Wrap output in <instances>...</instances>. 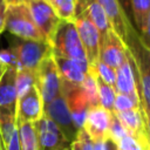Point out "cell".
I'll list each match as a JSON object with an SVG mask.
<instances>
[{
	"instance_id": "20",
	"label": "cell",
	"mask_w": 150,
	"mask_h": 150,
	"mask_svg": "<svg viewBox=\"0 0 150 150\" xmlns=\"http://www.w3.org/2000/svg\"><path fill=\"white\" fill-rule=\"evenodd\" d=\"M90 71L93 73L95 80H96V84H97V91H98V102L102 108H104L105 110L112 112L114 110V101H115V96H116V91L115 88L107 84L105 82H103L96 74L95 71L89 67Z\"/></svg>"
},
{
	"instance_id": "26",
	"label": "cell",
	"mask_w": 150,
	"mask_h": 150,
	"mask_svg": "<svg viewBox=\"0 0 150 150\" xmlns=\"http://www.w3.org/2000/svg\"><path fill=\"white\" fill-rule=\"evenodd\" d=\"M90 68L95 71V74H96L103 82H105L107 84H109V86H111V87L115 86V81H116V70H115V69H112L111 67H109V66H107L105 63L101 62L100 60H98L94 66H91Z\"/></svg>"
},
{
	"instance_id": "45",
	"label": "cell",
	"mask_w": 150,
	"mask_h": 150,
	"mask_svg": "<svg viewBox=\"0 0 150 150\" xmlns=\"http://www.w3.org/2000/svg\"><path fill=\"white\" fill-rule=\"evenodd\" d=\"M66 150H67V149H66Z\"/></svg>"
},
{
	"instance_id": "38",
	"label": "cell",
	"mask_w": 150,
	"mask_h": 150,
	"mask_svg": "<svg viewBox=\"0 0 150 150\" xmlns=\"http://www.w3.org/2000/svg\"><path fill=\"white\" fill-rule=\"evenodd\" d=\"M69 148H70V150H81V146H80V144H79V142L76 139L70 143V146Z\"/></svg>"
},
{
	"instance_id": "21",
	"label": "cell",
	"mask_w": 150,
	"mask_h": 150,
	"mask_svg": "<svg viewBox=\"0 0 150 150\" xmlns=\"http://www.w3.org/2000/svg\"><path fill=\"white\" fill-rule=\"evenodd\" d=\"M131 12L138 34L144 29L148 14L150 12V0H131Z\"/></svg>"
},
{
	"instance_id": "43",
	"label": "cell",
	"mask_w": 150,
	"mask_h": 150,
	"mask_svg": "<svg viewBox=\"0 0 150 150\" xmlns=\"http://www.w3.org/2000/svg\"><path fill=\"white\" fill-rule=\"evenodd\" d=\"M45 1H47V2H49V1H50V0H45Z\"/></svg>"
},
{
	"instance_id": "15",
	"label": "cell",
	"mask_w": 150,
	"mask_h": 150,
	"mask_svg": "<svg viewBox=\"0 0 150 150\" xmlns=\"http://www.w3.org/2000/svg\"><path fill=\"white\" fill-rule=\"evenodd\" d=\"M83 1H94L98 4L104 11L108 21L110 23L111 29L117 34V36L125 43L128 39V32L131 27H134L128 19L125 18L123 11L121 9L118 2L116 0H83Z\"/></svg>"
},
{
	"instance_id": "14",
	"label": "cell",
	"mask_w": 150,
	"mask_h": 150,
	"mask_svg": "<svg viewBox=\"0 0 150 150\" xmlns=\"http://www.w3.org/2000/svg\"><path fill=\"white\" fill-rule=\"evenodd\" d=\"M43 116V102L39 90L34 86L23 96L18 98L16 103V122L35 123Z\"/></svg>"
},
{
	"instance_id": "8",
	"label": "cell",
	"mask_w": 150,
	"mask_h": 150,
	"mask_svg": "<svg viewBox=\"0 0 150 150\" xmlns=\"http://www.w3.org/2000/svg\"><path fill=\"white\" fill-rule=\"evenodd\" d=\"M39 150H66L70 146V143L66 139L59 127L43 114V116L34 123Z\"/></svg>"
},
{
	"instance_id": "23",
	"label": "cell",
	"mask_w": 150,
	"mask_h": 150,
	"mask_svg": "<svg viewBox=\"0 0 150 150\" xmlns=\"http://www.w3.org/2000/svg\"><path fill=\"white\" fill-rule=\"evenodd\" d=\"M81 88L86 95V98L88 101V104L90 108H95L100 105L98 102V91H97V84H96V80L93 75V73L90 71V69H88V73L84 76L83 82L81 83Z\"/></svg>"
},
{
	"instance_id": "42",
	"label": "cell",
	"mask_w": 150,
	"mask_h": 150,
	"mask_svg": "<svg viewBox=\"0 0 150 150\" xmlns=\"http://www.w3.org/2000/svg\"><path fill=\"white\" fill-rule=\"evenodd\" d=\"M0 150H5L4 146H2V144H1V139H0Z\"/></svg>"
},
{
	"instance_id": "9",
	"label": "cell",
	"mask_w": 150,
	"mask_h": 150,
	"mask_svg": "<svg viewBox=\"0 0 150 150\" xmlns=\"http://www.w3.org/2000/svg\"><path fill=\"white\" fill-rule=\"evenodd\" d=\"M43 114L48 116L59 127V129L62 131L63 136L69 143L75 141L79 130L74 125V122L71 120L70 112L68 110L67 103L62 94L56 98H54L48 104L43 105Z\"/></svg>"
},
{
	"instance_id": "29",
	"label": "cell",
	"mask_w": 150,
	"mask_h": 150,
	"mask_svg": "<svg viewBox=\"0 0 150 150\" xmlns=\"http://www.w3.org/2000/svg\"><path fill=\"white\" fill-rule=\"evenodd\" d=\"M115 144L117 150H143V145L145 143H142L138 138L128 134Z\"/></svg>"
},
{
	"instance_id": "17",
	"label": "cell",
	"mask_w": 150,
	"mask_h": 150,
	"mask_svg": "<svg viewBox=\"0 0 150 150\" xmlns=\"http://www.w3.org/2000/svg\"><path fill=\"white\" fill-rule=\"evenodd\" d=\"M118 121L122 123L124 129L136 138H138L142 143H146L145 134H144V117H143V109L134 108L122 112H114Z\"/></svg>"
},
{
	"instance_id": "40",
	"label": "cell",
	"mask_w": 150,
	"mask_h": 150,
	"mask_svg": "<svg viewBox=\"0 0 150 150\" xmlns=\"http://www.w3.org/2000/svg\"><path fill=\"white\" fill-rule=\"evenodd\" d=\"M0 8H2V9H5V8H6V4H5V1H4V0H0Z\"/></svg>"
},
{
	"instance_id": "5",
	"label": "cell",
	"mask_w": 150,
	"mask_h": 150,
	"mask_svg": "<svg viewBox=\"0 0 150 150\" xmlns=\"http://www.w3.org/2000/svg\"><path fill=\"white\" fill-rule=\"evenodd\" d=\"M35 87L40 93L43 105L61 95V77L53 54L42 60L35 70Z\"/></svg>"
},
{
	"instance_id": "33",
	"label": "cell",
	"mask_w": 150,
	"mask_h": 150,
	"mask_svg": "<svg viewBox=\"0 0 150 150\" xmlns=\"http://www.w3.org/2000/svg\"><path fill=\"white\" fill-rule=\"evenodd\" d=\"M5 150H21L20 146V141H19V134H18V129L14 131V134L12 135L8 144L4 148Z\"/></svg>"
},
{
	"instance_id": "4",
	"label": "cell",
	"mask_w": 150,
	"mask_h": 150,
	"mask_svg": "<svg viewBox=\"0 0 150 150\" xmlns=\"http://www.w3.org/2000/svg\"><path fill=\"white\" fill-rule=\"evenodd\" d=\"M9 47L16 54L20 69H27L32 71L36 70L43 59L52 55V47L47 41L23 40L14 38L11 41Z\"/></svg>"
},
{
	"instance_id": "24",
	"label": "cell",
	"mask_w": 150,
	"mask_h": 150,
	"mask_svg": "<svg viewBox=\"0 0 150 150\" xmlns=\"http://www.w3.org/2000/svg\"><path fill=\"white\" fill-rule=\"evenodd\" d=\"M15 86H16V93L19 98L35 86V71L27 70V69L16 70Z\"/></svg>"
},
{
	"instance_id": "31",
	"label": "cell",
	"mask_w": 150,
	"mask_h": 150,
	"mask_svg": "<svg viewBox=\"0 0 150 150\" xmlns=\"http://www.w3.org/2000/svg\"><path fill=\"white\" fill-rule=\"evenodd\" d=\"M139 40H141V42L144 45V47H146V48L150 50V12H149V14H148L144 29L139 33Z\"/></svg>"
},
{
	"instance_id": "27",
	"label": "cell",
	"mask_w": 150,
	"mask_h": 150,
	"mask_svg": "<svg viewBox=\"0 0 150 150\" xmlns=\"http://www.w3.org/2000/svg\"><path fill=\"white\" fill-rule=\"evenodd\" d=\"M139 107H141V103L138 101L134 100L130 96L116 93L112 112H122V111H127V110H130L134 108H139Z\"/></svg>"
},
{
	"instance_id": "1",
	"label": "cell",
	"mask_w": 150,
	"mask_h": 150,
	"mask_svg": "<svg viewBox=\"0 0 150 150\" xmlns=\"http://www.w3.org/2000/svg\"><path fill=\"white\" fill-rule=\"evenodd\" d=\"M49 43L54 56L73 60L84 73H88L89 64L74 21L61 20Z\"/></svg>"
},
{
	"instance_id": "32",
	"label": "cell",
	"mask_w": 150,
	"mask_h": 150,
	"mask_svg": "<svg viewBox=\"0 0 150 150\" xmlns=\"http://www.w3.org/2000/svg\"><path fill=\"white\" fill-rule=\"evenodd\" d=\"M121 7V9L123 11L125 18L128 19V21L131 23L132 20V12H131V0H116Z\"/></svg>"
},
{
	"instance_id": "25",
	"label": "cell",
	"mask_w": 150,
	"mask_h": 150,
	"mask_svg": "<svg viewBox=\"0 0 150 150\" xmlns=\"http://www.w3.org/2000/svg\"><path fill=\"white\" fill-rule=\"evenodd\" d=\"M16 129V117L14 115L0 114V139L4 148L8 144L12 135Z\"/></svg>"
},
{
	"instance_id": "39",
	"label": "cell",
	"mask_w": 150,
	"mask_h": 150,
	"mask_svg": "<svg viewBox=\"0 0 150 150\" xmlns=\"http://www.w3.org/2000/svg\"><path fill=\"white\" fill-rule=\"evenodd\" d=\"M5 69H6V68L0 63V79H1V76H2V74H4V71H5Z\"/></svg>"
},
{
	"instance_id": "30",
	"label": "cell",
	"mask_w": 150,
	"mask_h": 150,
	"mask_svg": "<svg viewBox=\"0 0 150 150\" xmlns=\"http://www.w3.org/2000/svg\"><path fill=\"white\" fill-rule=\"evenodd\" d=\"M0 63L5 68H14L16 70L20 69L16 54L11 47L7 48V49H1L0 50Z\"/></svg>"
},
{
	"instance_id": "34",
	"label": "cell",
	"mask_w": 150,
	"mask_h": 150,
	"mask_svg": "<svg viewBox=\"0 0 150 150\" xmlns=\"http://www.w3.org/2000/svg\"><path fill=\"white\" fill-rule=\"evenodd\" d=\"M143 117H144V134H145V139H146L148 146L150 149V112L143 111Z\"/></svg>"
},
{
	"instance_id": "44",
	"label": "cell",
	"mask_w": 150,
	"mask_h": 150,
	"mask_svg": "<svg viewBox=\"0 0 150 150\" xmlns=\"http://www.w3.org/2000/svg\"><path fill=\"white\" fill-rule=\"evenodd\" d=\"M67 150H70V148H68V149H67Z\"/></svg>"
},
{
	"instance_id": "35",
	"label": "cell",
	"mask_w": 150,
	"mask_h": 150,
	"mask_svg": "<svg viewBox=\"0 0 150 150\" xmlns=\"http://www.w3.org/2000/svg\"><path fill=\"white\" fill-rule=\"evenodd\" d=\"M5 30V9L0 8V34Z\"/></svg>"
},
{
	"instance_id": "41",
	"label": "cell",
	"mask_w": 150,
	"mask_h": 150,
	"mask_svg": "<svg viewBox=\"0 0 150 150\" xmlns=\"http://www.w3.org/2000/svg\"><path fill=\"white\" fill-rule=\"evenodd\" d=\"M143 150H150V149H149V146H148V143L143 145Z\"/></svg>"
},
{
	"instance_id": "11",
	"label": "cell",
	"mask_w": 150,
	"mask_h": 150,
	"mask_svg": "<svg viewBox=\"0 0 150 150\" xmlns=\"http://www.w3.org/2000/svg\"><path fill=\"white\" fill-rule=\"evenodd\" d=\"M114 88L117 94L130 96L141 103L138 95V79L136 75L134 60L129 49L127 52V57L124 62L116 69V81Z\"/></svg>"
},
{
	"instance_id": "12",
	"label": "cell",
	"mask_w": 150,
	"mask_h": 150,
	"mask_svg": "<svg viewBox=\"0 0 150 150\" xmlns=\"http://www.w3.org/2000/svg\"><path fill=\"white\" fill-rule=\"evenodd\" d=\"M127 52L128 48L125 43L112 29H110L100 45L98 60L116 70L124 62Z\"/></svg>"
},
{
	"instance_id": "3",
	"label": "cell",
	"mask_w": 150,
	"mask_h": 150,
	"mask_svg": "<svg viewBox=\"0 0 150 150\" xmlns=\"http://www.w3.org/2000/svg\"><path fill=\"white\" fill-rule=\"evenodd\" d=\"M5 29L19 39L46 41L34 23V20L28 7V2L6 6Z\"/></svg>"
},
{
	"instance_id": "2",
	"label": "cell",
	"mask_w": 150,
	"mask_h": 150,
	"mask_svg": "<svg viewBox=\"0 0 150 150\" xmlns=\"http://www.w3.org/2000/svg\"><path fill=\"white\" fill-rule=\"evenodd\" d=\"M134 60L138 79V95L143 111L150 112V50L139 40L138 32L131 27L125 42Z\"/></svg>"
},
{
	"instance_id": "22",
	"label": "cell",
	"mask_w": 150,
	"mask_h": 150,
	"mask_svg": "<svg viewBox=\"0 0 150 150\" xmlns=\"http://www.w3.org/2000/svg\"><path fill=\"white\" fill-rule=\"evenodd\" d=\"M48 4L60 20H74L77 0H50Z\"/></svg>"
},
{
	"instance_id": "6",
	"label": "cell",
	"mask_w": 150,
	"mask_h": 150,
	"mask_svg": "<svg viewBox=\"0 0 150 150\" xmlns=\"http://www.w3.org/2000/svg\"><path fill=\"white\" fill-rule=\"evenodd\" d=\"M74 23L76 30L79 33L82 47L86 53V57L88 61L89 67L94 66L98 61V53H100V34L95 25L88 16L86 9L80 12L74 18Z\"/></svg>"
},
{
	"instance_id": "7",
	"label": "cell",
	"mask_w": 150,
	"mask_h": 150,
	"mask_svg": "<svg viewBox=\"0 0 150 150\" xmlns=\"http://www.w3.org/2000/svg\"><path fill=\"white\" fill-rule=\"evenodd\" d=\"M61 94L67 103L74 125L77 130L82 129L90 107L81 88V84H74L61 79Z\"/></svg>"
},
{
	"instance_id": "36",
	"label": "cell",
	"mask_w": 150,
	"mask_h": 150,
	"mask_svg": "<svg viewBox=\"0 0 150 150\" xmlns=\"http://www.w3.org/2000/svg\"><path fill=\"white\" fill-rule=\"evenodd\" d=\"M107 150H117L116 149V144L110 138L107 139Z\"/></svg>"
},
{
	"instance_id": "19",
	"label": "cell",
	"mask_w": 150,
	"mask_h": 150,
	"mask_svg": "<svg viewBox=\"0 0 150 150\" xmlns=\"http://www.w3.org/2000/svg\"><path fill=\"white\" fill-rule=\"evenodd\" d=\"M21 150H39L38 135L34 123L16 122Z\"/></svg>"
},
{
	"instance_id": "18",
	"label": "cell",
	"mask_w": 150,
	"mask_h": 150,
	"mask_svg": "<svg viewBox=\"0 0 150 150\" xmlns=\"http://www.w3.org/2000/svg\"><path fill=\"white\" fill-rule=\"evenodd\" d=\"M54 61L56 63L60 77L67 82L74 83V84H81L84 80V76L87 73H84L81 67L73 60L64 59V57H59L54 56Z\"/></svg>"
},
{
	"instance_id": "13",
	"label": "cell",
	"mask_w": 150,
	"mask_h": 150,
	"mask_svg": "<svg viewBox=\"0 0 150 150\" xmlns=\"http://www.w3.org/2000/svg\"><path fill=\"white\" fill-rule=\"evenodd\" d=\"M110 118L111 112L105 110L101 105L90 108L88 110L82 129L87 132L93 142L107 141L109 138Z\"/></svg>"
},
{
	"instance_id": "10",
	"label": "cell",
	"mask_w": 150,
	"mask_h": 150,
	"mask_svg": "<svg viewBox=\"0 0 150 150\" xmlns=\"http://www.w3.org/2000/svg\"><path fill=\"white\" fill-rule=\"evenodd\" d=\"M28 7L35 26L45 40L49 42L61 20L52 6L45 0H28Z\"/></svg>"
},
{
	"instance_id": "16",
	"label": "cell",
	"mask_w": 150,
	"mask_h": 150,
	"mask_svg": "<svg viewBox=\"0 0 150 150\" xmlns=\"http://www.w3.org/2000/svg\"><path fill=\"white\" fill-rule=\"evenodd\" d=\"M16 69L6 68L0 79V114H16L18 93L15 86Z\"/></svg>"
},
{
	"instance_id": "37",
	"label": "cell",
	"mask_w": 150,
	"mask_h": 150,
	"mask_svg": "<svg viewBox=\"0 0 150 150\" xmlns=\"http://www.w3.org/2000/svg\"><path fill=\"white\" fill-rule=\"evenodd\" d=\"M6 6L7 5H14V4H21V2H28V0H4Z\"/></svg>"
},
{
	"instance_id": "28",
	"label": "cell",
	"mask_w": 150,
	"mask_h": 150,
	"mask_svg": "<svg viewBox=\"0 0 150 150\" xmlns=\"http://www.w3.org/2000/svg\"><path fill=\"white\" fill-rule=\"evenodd\" d=\"M129 132L124 129V127L122 125V123L118 121V118L116 117V115L114 112H111V118H110V125H109V138L116 143L118 142L122 137H124L125 135H128Z\"/></svg>"
}]
</instances>
